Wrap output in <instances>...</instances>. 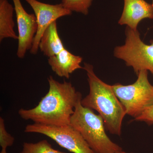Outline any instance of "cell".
Segmentation results:
<instances>
[{"mask_svg":"<svg viewBox=\"0 0 153 153\" xmlns=\"http://www.w3.org/2000/svg\"><path fill=\"white\" fill-rule=\"evenodd\" d=\"M125 35L124 44L114 48V57L131 67L137 75L141 71L146 70L153 76V41H151L150 45L145 44L141 39L138 30L128 27Z\"/></svg>","mask_w":153,"mask_h":153,"instance_id":"cell-5","label":"cell"},{"mask_svg":"<svg viewBox=\"0 0 153 153\" xmlns=\"http://www.w3.org/2000/svg\"><path fill=\"white\" fill-rule=\"evenodd\" d=\"M14 7L8 0H0V41L6 38L18 39L14 30Z\"/></svg>","mask_w":153,"mask_h":153,"instance_id":"cell-12","label":"cell"},{"mask_svg":"<svg viewBox=\"0 0 153 153\" xmlns=\"http://www.w3.org/2000/svg\"><path fill=\"white\" fill-rule=\"evenodd\" d=\"M89 86L88 94L81 100L83 106L96 111L104 121L105 129L120 136L125 109L113 89L112 85L102 81L96 75L93 66L84 63Z\"/></svg>","mask_w":153,"mask_h":153,"instance_id":"cell-2","label":"cell"},{"mask_svg":"<svg viewBox=\"0 0 153 153\" xmlns=\"http://www.w3.org/2000/svg\"><path fill=\"white\" fill-rule=\"evenodd\" d=\"M25 131L44 135L72 153H95L81 134L70 125L57 126L34 123L26 126Z\"/></svg>","mask_w":153,"mask_h":153,"instance_id":"cell-6","label":"cell"},{"mask_svg":"<svg viewBox=\"0 0 153 153\" xmlns=\"http://www.w3.org/2000/svg\"><path fill=\"white\" fill-rule=\"evenodd\" d=\"M148 71L142 70L138 74L133 84L112 85L115 94L125 109L126 114L134 119L142 114L153 105V85L148 79Z\"/></svg>","mask_w":153,"mask_h":153,"instance_id":"cell-4","label":"cell"},{"mask_svg":"<svg viewBox=\"0 0 153 153\" xmlns=\"http://www.w3.org/2000/svg\"><path fill=\"white\" fill-rule=\"evenodd\" d=\"M123 1V11L118 21L120 25H126L132 30H137L141 21L146 19H153L152 4L145 0Z\"/></svg>","mask_w":153,"mask_h":153,"instance_id":"cell-9","label":"cell"},{"mask_svg":"<svg viewBox=\"0 0 153 153\" xmlns=\"http://www.w3.org/2000/svg\"><path fill=\"white\" fill-rule=\"evenodd\" d=\"M15 139L6 130L4 120L0 117V146L2 149H7L13 144Z\"/></svg>","mask_w":153,"mask_h":153,"instance_id":"cell-15","label":"cell"},{"mask_svg":"<svg viewBox=\"0 0 153 153\" xmlns=\"http://www.w3.org/2000/svg\"><path fill=\"white\" fill-rule=\"evenodd\" d=\"M82 60V57L72 54L65 48L57 55L49 57L48 62L57 76L68 79L74 71L83 68L81 66Z\"/></svg>","mask_w":153,"mask_h":153,"instance_id":"cell-10","label":"cell"},{"mask_svg":"<svg viewBox=\"0 0 153 153\" xmlns=\"http://www.w3.org/2000/svg\"><path fill=\"white\" fill-rule=\"evenodd\" d=\"M0 153H7V149H2Z\"/></svg>","mask_w":153,"mask_h":153,"instance_id":"cell-17","label":"cell"},{"mask_svg":"<svg viewBox=\"0 0 153 153\" xmlns=\"http://www.w3.org/2000/svg\"><path fill=\"white\" fill-rule=\"evenodd\" d=\"M93 0H62V5L71 12L87 15Z\"/></svg>","mask_w":153,"mask_h":153,"instance_id":"cell-14","label":"cell"},{"mask_svg":"<svg viewBox=\"0 0 153 153\" xmlns=\"http://www.w3.org/2000/svg\"><path fill=\"white\" fill-rule=\"evenodd\" d=\"M25 1L33 9L37 20L38 30L30 50L31 54L36 55L39 50L40 40L45 30L57 19L70 16L72 12L64 7L61 3L53 5L41 2L38 0Z\"/></svg>","mask_w":153,"mask_h":153,"instance_id":"cell-7","label":"cell"},{"mask_svg":"<svg viewBox=\"0 0 153 153\" xmlns=\"http://www.w3.org/2000/svg\"><path fill=\"white\" fill-rule=\"evenodd\" d=\"M79 100L71 116L70 125L79 132L95 153H116L122 148L112 142L105 133L104 121L93 110L83 106Z\"/></svg>","mask_w":153,"mask_h":153,"instance_id":"cell-3","label":"cell"},{"mask_svg":"<svg viewBox=\"0 0 153 153\" xmlns=\"http://www.w3.org/2000/svg\"><path fill=\"white\" fill-rule=\"evenodd\" d=\"M20 153H66L55 149L47 140H42L36 143H24Z\"/></svg>","mask_w":153,"mask_h":153,"instance_id":"cell-13","label":"cell"},{"mask_svg":"<svg viewBox=\"0 0 153 153\" xmlns=\"http://www.w3.org/2000/svg\"><path fill=\"white\" fill-rule=\"evenodd\" d=\"M65 48L58 35L57 21H55L44 31L39 43V49L49 58L57 55Z\"/></svg>","mask_w":153,"mask_h":153,"instance_id":"cell-11","label":"cell"},{"mask_svg":"<svg viewBox=\"0 0 153 153\" xmlns=\"http://www.w3.org/2000/svg\"><path fill=\"white\" fill-rule=\"evenodd\" d=\"M152 5L153 8V0H152Z\"/></svg>","mask_w":153,"mask_h":153,"instance_id":"cell-19","label":"cell"},{"mask_svg":"<svg viewBox=\"0 0 153 153\" xmlns=\"http://www.w3.org/2000/svg\"><path fill=\"white\" fill-rule=\"evenodd\" d=\"M48 92L37 106L31 109L21 108L19 114L23 119L34 123L52 126L70 125L71 116L77 102L82 99L71 82H60L50 76Z\"/></svg>","mask_w":153,"mask_h":153,"instance_id":"cell-1","label":"cell"},{"mask_svg":"<svg viewBox=\"0 0 153 153\" xmlns=\"http://www.w3.org/2000/svg\"><path fill=\"white\" fill-rule=\"evenodd\" d=\"M135 120L145 122L148 124H153V105L147 108L140 116L135 119Z\"/></svg>","mask_w":153,"mask_h":153,"instance_id":"cell-16","label":"cell"},{"mask_svg":"<svg viewBox=\"0 0 153 153\" xmlns=\"http://www.w3.org/2000/svg\"><path fill=\"white\" fill-rule=\"evenodd\" d=\"M116 153H127L126 152H123V150L119 151V152H116Z\"/></svg>","mask_w":153,"mask_h":153,"instance_id":"cell-18","label":"cell"},{"mask_svg":"<svg viewBox=\"0 0 153 153\" xmlns=\"http://www.w3.org/2000/svg\"><path fill=\"white\" fill-rule=\"evenodd\" d=\"M13 1L18 29L17 55L19 58L22 59L28 50L32 48L38 25L35 14L28 13L22 5L21 0H13Z\"/></svg>","mask_w":153,"mask_h":153,"instance_id":"cell-8","label":"cell"}]
</instances>
